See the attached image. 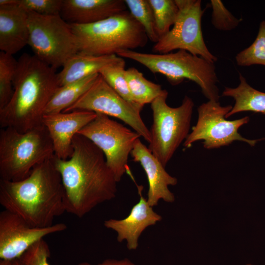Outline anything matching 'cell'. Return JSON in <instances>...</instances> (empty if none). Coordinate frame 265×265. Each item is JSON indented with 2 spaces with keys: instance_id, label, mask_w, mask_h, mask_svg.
<instances>
[{
  "instance_id": "obj_1",
  "label": "cell",
  "mask_w": 265,
  "mask_h": 265,
  "mask_svg": "<svg viewBox=\"0 0 265 265\" xmlns=\"http://www.w3.org/2000/svg\"><path fill=\"white\" fill-rule=\"evenodd\" d=\"M67 159L53 156L64 191L66 212L81 218L98 205L113 199L118 183L103 152L86 137L77 133Z\"/></svg>"
},
{
  "instance_id": "obj_2",
  "label": "cell",
  "mask_w": 265,
  "mask_h": 265,
  "mask_svg": "<svg viewBox=\"0 0 265 265\" xmlns=\"http://www.w3.org/2000/svg\"><path fill=\"white\" fill-rule=\"evenodd\" d=\"M53 158L37 165L23 180H0V205L34 227L51 226L66 212L62 180Z\"/></svg>"
},
{
  "instance_id": "obj_3",
  "label": "cell",
  "mask_w": 265,
  "mask_h": 265,
  "mask_svg": "<svg viewBox=\"0 0 265 265\" xmlns=\"http://www.w3.org/2000/svg\"><path fill=\"white\" fill-rule=\"evenodd\" d=\"M17 61L13 95L0 109V126L25 132L43 125L45 108L59 85L55 69L34 55L24 53Z\"/></svg>"
},
{
  "instance_id": "obj_4",
  "label": "cell",
  "mask_w": 265,
  "mask_h": 265,
  "mask_svg": "<svg viewBox=\"0 0 265 265\" xmlns=\"http://www.w3.org/2000/svg\"><path fill=\"white\" fill-rule=\"evenodd\" d=\"M70 25L77 38L79 53L88 55H117L122 50L143 47L149 39L128 10L93 24Z\"/></svg>"
},
{
  "instance_id": "obj_5",
  "label": "cell",
  "mask_w": 265,
  "mask_h": 265,
  "mask_svg": "<svg viewBox=\"0 0 265 265\" xmlns=\"http://www.w3.org/2000/svg\"><path fill=\"white\" fill-rule=\"evenodd\" d=\"M117 55L136 61L153 74L163 75L172 85L185 79L196 83L209 100L219 101L218 79L214 63L182 50L165 54L149 53L122 50Z\"/></svg>"
},
{
  "instance_id": "obj_6",
  "label": "cell",
  "mask_w": 265,
  "mask_h": 265,
  "mask_svg": "<svg viewBox=\"0 0 265 265\" xmlns=\"http://www.w3.org/2000/svg\"><path fill=\"white\" fill-rule=\"evenodd\" d=\"M54 155L52 139L44 124L25 132L11 127L0 129L1 180H23L35 166Z\"/></svg>"
},
{
  "instance_id": "obj_7",
  "label": "cell",
  "mask_w": 265,
  "mask_h": 265,
  "mask_svg": "<svg viewBox=\"0 0 265 265\" xmlns=\"http://www.w3.org/2000/svg\"><path fill=\"white\" fill-rule=\"evenodd\" d=\"M168 94L165 92L151 104L153 122L148 148L164 167L189 134L194 106L192 100L186 95L181 106L170 107L166 102Z\"/></svg>"
},
{
  "instance_id": "obj_8",
  "label": "cell",
  "mask_w": 265,
  "mask_h": 265,
  "mask_svg": "<svg viewBox=\"0 0 265 265\" xmlns=\"http://www.w3.org/2000/svg\"><path fill=\"white\" fill-rule=\"evenodd\" d=\"M28 45L34 55L54 69L79 52L71 25L59 15H44L27 11Z\"/></svg>"
},
{
  "instance_id": "obj_9",
  "label": "cell",
  "mask_w": 265,
  "mask_h": 265,
  "mask_svg": "<svg viewBox=\"0 0 265 265\" xmlns=\"http://www.w3.org/2000/svg\"><path fill=\"white\" fill-rule=\"evenodd\" d=\"M233 107L231 105L221 106L219 101L209 100L197 109L198 120L195 126L184 142L186 148L199 140H203V146L212 149L228 146L235 141L247 143L251 146L263 139H248L239 132V129L247 124L250 118L245 116L234 120H226V115Z\"/></svg>"
},
{
  "instance_id": "obj_10",
  "label": "cell",
  "mask_w": 265,
  "mask_h": 265,
  "mask_svg": "<svg viewBox=\"0 0 265 265\" xmlns=\"http://www.w3.org/2000/svg\"><path fill=\"white\" fill-rule=\"evenodd\" d=\"M95 119L78 133L91 141L104 153L117 182L128 169V158L140 135L109 116L96 113Z\"/></svg>"
},
{
  "instance_id": "obj_11",
  "label": "cell",
  "mask_w": 265,
  "mask_h": 265,
  "mask_svg": "<svg viewBox=\"0 0 265 265\" xmlns=\"http://www.w3.org/2000/svg\"><path fill=\"white\" fill-rule=\"evenodd\" d=\"M179 12L171 29L152 48L154 53L165 54L182 50L214 63L216 56L208 50L203 38L201 19L204 13L200 0H175Z\"/></svg>"
},
{
  "instance_id": "obj_12",
  "label": "cell",
  "mask_w": 265,
  "mask_h": 265,
  "mask_svg": "<svg viewBox=\"0 0 265 265\" xmlns=\"http://www.w3.org/2000/svg\"><path fill=\"white\" fill-rule=\"evenodd\" d=\"M143 107L125 100L99 74L91 87L76 102L62 112L86 110L117 118L130 126L149 143L150 131L140 115Z\"/></svg>"
},
{
  "instance_id": "obj_13",
  "label": "cell",
  "mask_w": 265,
  "mask_h": 265,
  "mask_svg": "<svg viewBox=\"0 0 265 265\" xmlns=\"http://www.w3.org/2000/svg\"><path fill=\"white\" fill-rule=\"evenodd\" d=\"M67 228L63 223L44 228L34 227L17 214L4 210L0 213V258L18 259L36 242Z\"/></svg>"
},
{
  "instance_id": "obj_14",
  "label": "cell",
  "mask_w": 265,
  "mask_h": 265,
  "mask_svg": "<svg viewBox=\"0 0 265 265\" xmlns=\"http://www.w3.org/2000/svg\"><path fill=\"white\" fill-rule=\"evenodd\" d=\"M96 115V112L86 110L44 114L43 124L49 132L56 157L66 160L71 156L74 136Z\"/></svg>"
},
{
  "instance_id": "obj_15",
  "label": "cell",
  "mask_w": 265,
  "mask_h": 265,
  "mask_svg": "<svg viewBox=\"0 0 265 265\" xmlns=\"http://www.w3.org/2000/svg\"><path fill=\"white\" fill-rule=\"evenodd\" d=\"M130 155L134 161L140 163L146 174L149 184L147 199L149 204L153 207L161 199L166 202H173L175 196L168 186L176 185L177 178L166 171L165 167L139 139L135 143Z\"/></svg>"
},
{
  "instance_id": "obj_16",
  "label": "cell",
  "mask_w": 265,
  "mask_h": 265,
  "mask_svg": "<svg viewBox=\"0 0 265 265\" xmlns=\"http://www.w3.org/2000/svg\"><path fill=\"white\" fill-rule=\"evenodd\" d=\"M136 186L139 201L132 207L128 216L122 219H107L104 223L106 228L117 233L119 242L126 241L127 247L130 250L137 248L139 238L147 228L162 219V217L153 210L147 199L142 196L143 187Z\"/></svg>"
},
{
  "instance_id": "obj_17",
  "label": "cell",
  "mask_w": 265,
  "mask_h": 265,
  "mask_svg": "<svg viewBox=\"0 0 265 265\" xmlns=\"http://www.w3.org/2000/svg\"><path fill=\"white\" fill-rule=\"evenodd\" d=\"M124 0H63L60 15L70 24L87 25L127 10Z\"/></svg>"
},
{
  "instance_id": "obj_18",
  "label": "cell",
  "mask_w": 265,
  "mask_h": 265,
  "mask_svg": "<svg viewBox=\"0 0 265 265\" xmlns=\"http://www.w3.org/2000/svg\"><path fill=\"white\" fill-rule=\"evenodd\" d=\"M28 12L18 4L0 5V49L13 55L28 44Z\"/></svg>"
},
{
  "instance_id": "obj_19",
  "label": "cell",
  "mask_w": 265,
  "mask_h": 265,
  "mask_svg": "<svg viewBox=\"0 0 265 265\" xmlns=\"http://www.w3.org/2000/svg\"><path fill=\"white\" fill-rule=\"evenodd\" d=\"M121 58L116 54L95 56L78 53L69 58L57 73L59 86L99 73L103 67Z\"/></svg>"
},
{
  "instance_id": "obj_20",
  "label": "cell",
  "mask_w": 265,
  "mask_h": 265,
  "mask_svg": "<svg viewBox=\"0 0 265 265\" xmlns=\"http://www.w3.org/2000/svg\"><path fill=\"white\" fill-rule=\"evenodd\" d=\"M239 79L240 82L237 87H226L222 93V96L232 97L235 101L226 118L244 111L265 114V93L251 86L241 74H239Z\"/></svg>"
},
{
  "instance_id": "obj_21",
  "label": "cell",
  "mask_w": 265,
  "mask_h": 265,
  "mask_svg": "<svg viewBox=\"0 0 265 265\" xmlns=\"http://www.w3.org/2000/svg\"><path fill=\"white\" fill-rule=\"evenodd\" d=\"M99 73L59 86L55 91L44 111V114L63 112L76 102L94 84Z\"/></svg>"
},
{
  "instance_id": "obj_22",
  "label": "cell",
  "mask_w": 265,
  "mask_h": 265,
  "mask_svg": "<svg viewBox=\"0 0 265 265\" xmlns=\"http://www.w3.org/2000/svg\"><path fill=\"white\" fill-rule=\"evenodd\" d=\"M125 77L133 102L142 106L152 103L167 91L158 84L147 80L143 74L134 67L125 70Z\"/></svg>"
},
{
  "instance_id": "obj_23",
  "label": "cell",
  "mask_w": 265,
  "mask_h": 265,
  "mask_svg": "<svg viewBox=\"0 0 265 265\" xmlns=\"http://www.w3.org/2000/svg\"><path fill=\"white\" fill-rule=\"evenodd\" d=\"M152 8L157 33L159 38L174 25L179 12L173 0H148Z\"/></svg>"
},
{
  "instance_id": "obj_24",
  "label": "cell",
  "mask_w": 265,
  "mask_h": 265,
  "mask_svg": "<svg viewBox=\"0 0 265 265\" xmlns=\"http://www.w3.org/2000/svg\"><path fill=\"white\" fill-rule=\"evenodd\" d=\"M125 61L121 57L119 60L103 67L100 71L99 74L106 82L123 98L129 102L136 104L132 100L125 77Z\"/></svg>"
},
{
  "instance_id": "obj_25",
  "label": "cell",
  "mask_w": 265,
  "mask_h": 265,
  "mask_svg": "<svg viewBox=\"0 0 265 265\" xmlns=\"http://www.w3.org/2000/svg\"><path fill=\"white\" fill-rule=\"evenodd\" d=\"M129 11L142 26L148 39L157 43L159 37L157 33L152 8L148 0H124Z\"/></svg>"
},
{
  "instance_id": "obj_26",
  "label": "cell",
  "mask_w": 265,
  "mask_h": 265,
  "mask_svg": "<svg viewBox=\"0 0 265 265\" xmlns=\"http://www.w3.org/2000/svg\"><path fill=\"white\" fill-rule=\"evenodd\" d=\"M17 62L12 55L0 52V109L6 105L13 95V82Z\"/></svg>"
},
{
  "instance_id": "obj_27",
  "label": "cell",
  "mask_w": 265,
  "mask_h": 265,
  "mask_svg": "<svg viewBox=\"0 0 265 265\" xmlns=\"http://www.w3.org/2000/svg\"><path fill=\"white\" fill-rule=\"evenodd\" d=\"M235 59L237 64L240 66H265V21L260 23L257 36L253 43L238 53Z\"/></svg>"
},
{
  "instance_id": "obj_28",
  "label": "cell",
  "mask_w": 265,
  "mask_h": 265,
  "mask_svg": "<svg viewBox=\"0 0 265 265\" xmlns=\"http://www.w3.org/2000/svg\"><path fill=\"white\" fill-rule=\"evenodd\" d=\"M211 5L212 9V24L215 28L219 30L229 31L238 26L240 20L235 17L221 0H212Z\"/></svg>"
},
{
  "instance_id": "obj_29",
  "label": "cell",
  "mask_w": 265,
  "mask_h": 265,
  "mask_svg": "<svg viewBox=\"0 0 265 265\" xmlns=\"http://www.w3.org/2000/svg\"><path fill=\"white\" fill-rule=\"evenodd\" d=\"M51 251L49 245L41 239L32 245L18 259L21 265H50Z\"/></svg>"
},
{
  "instance_id": "obj_30",
  "label": "cell",
  "mask_w": 265,
  "mask_h": 265,
  "mask_svg": "<svg viewBox=\"0 0 265 265\" xmlns=\"http://www.w3.org/2000/svg\"><path fill=\"white\" fill-rule=\"evenodd\" d=\"M63 0H18V4L27 11L44 15L60 13Z\"/></svg>"
},
{
  "instance_id": "obj_31",
  "label": "cell",
  "mask_w": 265,
  "mask_h": 265,
  "mask_svg": "<svg viewBox=\"0 0 265 265\" xmlns=\"http://www.w3.org/2000/svg\"><path fill=\"white\" fill-rule=\"evenodd\" d=\"M77 265H135L128 258H124L120 260L114 259H107L103 261L102 262L97 264L93 265L88 262H81Z\"/></svg>"
},
{
  "instance_id": "obj_32",
  "label": "cell",
  "mask_w": 265,
  "mask_h": 265,
  "mask_svg": "<svg viewBox=\"0 0 265 265\" xmlns=\"http://www.w3.org/2000/svg\"><path fill=\"white\" fill-rule=\"evenodd\" d=\"M13 261L1 260L0 261V265H12Z\"/></svg>"
},
{
  "instance_id": "obj_33",
  "label": "cell",
  "mask_w": 265,
  "mask_h": 265,
  "mask_svg": "<svg viewBox=\"0 0 265 265\" xmlns=\"http://www.w3.org/2000/svg\"><path fill=\"white\" fill-rule=\"evenodd\" d=\"M12 265H21L18 259H16L13 261Z\"/></svg>"
},
{
  "instance_id": "obj_34",
  "label": "cell",
  "mask_w": 265,
  "mask_h": 265,
  "mask_svg": "<svg viewBox=\"0 0 265 265\" xmlns=\"http://www.w3.org/2000/svg\"><path fill=\"white\" fill-rule=\"evenodd\" d=\"M253 265L251 264H246V265Z\"/></svg>"
}]
</instances>
